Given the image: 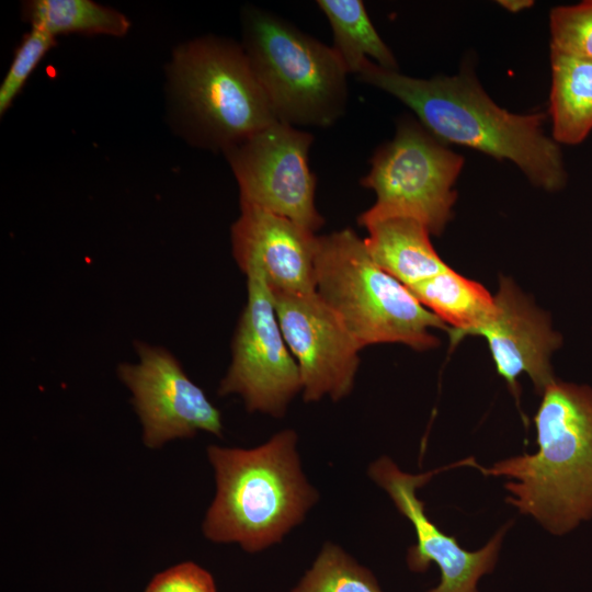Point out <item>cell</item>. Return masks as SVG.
Masks as SVG:
<instances>
[{"instance_id":"cell-3","label":"cell","mask_w":592,"mask_h":592,"mask_svg":"<svg viewBox=\"0 0 592 592\" xmlns=\"http://www.w3.org/2000/svg\"><path fill=\"white\" fill-rule=\"evenodd\" d=\"M293 430L250 449L210 445L216 494L203 533L214 543H238L257 553L281 542L317 501L296 451Z\"/></svg>"},{"instance_id":"cell-5","label":"cell","mask_w":592,"mask_h":592,"mask_svg":"<svg viewBox=\"0 0 592 592\" xmlns=\"http://www.w3.org/2000/svg\"><path fill=\"white\" fill-rule=\"evenodd\" d=\"M241 25V46L276 121L326 128L344 115L349 72L333 47L254 5L243 8Z\"/></svg>"},{"instance_id":"cell-7","label":"cell","mask_w":592,"mask_h":592,"mask_svg":"<svg viewBox=\"0 0 592 592\" xmlns=\"http://www.w3.org/2000/svg\"><path fill=\"white\" fill-rule=\"evenodd\" d=\"M464 158L448 149L413 119H403L394 139L379 147L361 184L376 194V203L357 223L391 216L413 218L440 235L452 217L454 184Z\"/></svg>"},{"instance_id":"cell-12","label":"cell","mask_w":592,"mask_h":592,"mask_svg":"<svg viewBox=\"0 0 592 592\" xmlns=\"http://www.w3.org/2000/svg\"><path fill=\"white\" fill-rule=\"evenodd\" d=\"M433 474L405 473L386 456L378 458L368 469L371 478L389 494L399 512L414 527L417 544L409 548L407 555L410 570L423 572L431 562L441 570L439 585L428 592H478V580L494 568L508 526H503L479 550L462 548L454 536L442 532L431 522L424 512V503L415 496V490L426 483Z\"/></svg>"},{"instance_id":"cell-17","label":"cell","mask_w":592,"mask_h":592,"mask_svg":"<svg viewBox=\"0 0 592 592\" xmlns=\"http://www.w3.org/2000/svg\"><path fill=\"white\" fill-rule=\"evenodd\" d=\"M553 139L577 145L592 129V60L550 48Z\"/></svg>"},{"instance_id":"cell-24","label":"cell","mask_w":592,"mask_h":592,"mask_svg":"<svg viewBox=\"0 0 592 592\" xmlns=\"http://www.w3.org/2000/svg\"><path fill=\"white\" fill-rule=\"evenodd\" d=\"M499 4L510 12H519L533 5V1L530 0H501Z\"/></svg>"},{"instance_id":"cell-13","label":"cell","mask_w":592,"mask_h":592,"mask_svg":"<svg viewBox=\"0 0 592 592\" xmlns=\"http://www.w3.org/2000/svg\"><path fill=\"white\" fill-rule=\"evenodd\" d=\"M317 236L293 220L240 204L231 226L234 258L246 274L259 273L272 296L316 292Z\"/></svg>"},{"instance_id":"cell-19","label":"cell","mask_w":592,"mask_h":592,"mask_svg":"<svg viewBox=\"0 0 592 592\" xmlns=\"http://www.w3.org/2000/svg\"><path fill=\"white\" fill-rule=\"evenodd\" d=\"M22 15L31 29L54 37L64 34L124 36L130 27L119 11L91 0H31Z\"/></svg>"},{"instance_id":"cell-8","label":"cell","mask_w":592,"mask_h":592,"mask_svg":"<svg viewBox=\"0 0 592 592\" xmlns=\"http://www.w3.org/2000/svg\"><path fill=\"white\" fill-rule=\"evenodd\" d=\"M310 133L278 121L224 153L249 204L315 232L325 220L315 204L316 177L308 164Z\"/></svg>"},{"instance_id":"cell-10","label":"cell","mask_w":592,"mask_h":592,"mask_svg":"<svg viewBox=\"0 0 592 592\" xmlns=\"http://www.w3.org/2000/svg\"><path fill=\"white\" fill-rule=\"evenodd\" d=\"M138 362L117 366L119 380L130 390L143 428V442L159 448L175 439L204 431L223 435L219 410L185 374L177 357L163 346L135 341Z\"/></svg>"},{"instance_id":"cell-18","label":"cell","mask_w":592,"mask_h":592,"mask_svg":"<svg viewBox=\"0 0 592 592\" xmlns=\"http://www.w3.org/2000/svg\"><path fill=\"white\" fill-rule=\"evenodd\" d=\"M317 5L329 21L333 49L349 73L356 75L361 64L369 58L385 69H398L394 54L377 33L361 0H318Z\"/></svg>"},{"instance_id":"cell-15","label":"cell","mask_w":592,"mask_h":592,"mask_svg":"<svg viewBox=\"0 0 592 592\" xmlns=\"http://www.w3.org/2000/svg\"><path fill=\"white\" fill-rule=\"evenodd\" d=\"M361 226L368 231L363 240L372 259L407 287L449 267L433 248L428 228L413 218L384 217Z\"/></svg>"},{"instance_id":"cell-22","label":"cell","mask_w":592,"mask_h":592,"mask_svg":"<svg viewBox=\"0 0 592 592\" xmlns=\"http://www.w3.org/2000/svg\"><path fill=\"white\" fill-rule=\"evenodd\" d=\"M56 46V38L41 30L31 29L14 55L0 86V114L11 106L44 56Z\"/></svg>"},{"instance_id":"cell-20","label":"cell","mask_w":592,"mask_h":592,"mask_svg":"<svg viewBox=\"0 0 592 592\" xmlns=\"http://www.w3.org/2000/svg\"><path fill=\"white\" fill-rule=\"evenodd\" d=\"M292 592H383L373 573L333 544H326Z\"/></svg>"},{"instance_id":"cell-14","label":"cell","mask_w":592,"mask_h":592,"mask_svg":"<svg viewBox=\"0 0 592 592\" xmlns=\"http://www.w3.org/2000/svg\"><path fill=\"white\" fill-rule=\"evenodd\" d=\"M492 318L476 333L486 338L498 374L519 399L517 378L527 374L537 392L554 383L550 356L561 344L548 317L513 283L501 277Z\"/></svg>"},{"instance_id":"cell-6","label":"cell","mask_w":592,"mask_h":592,"mask_svg":"<svg viewBox=\"0 0 592 592\" xmlns=\"http://www.w3.org/2000/svg\"><path fill=\"white\" fill-rule=\"evenodd\" d=\"M173 96L189 137L225 152L276 121L238 43L205 36L180 45L170 64Z\"/></svg>"},{"instance_id":"cell-9","label":"cell","mask_w":592,"mask_h":592,"mask_svg":"<svg viewBox=\"0 0 592 592\" xmlns=\"http://www.w3.org/2000/svg\"><path fill=\"white\" fill-rule=\"evenodd\" d=\"M247 276V304L238 321L231 363L218 388L239 395L250 412L282 417L303 389L300 372L281 331L271 293L259 273Z\"/></svg>"},{"instance_id":"cell-11","label":"cell","mask_w":592,"mask_h":592,"mask_svg":"<svg viewBox=\"0 0 592 592\" xmlns=\"http://www.w3.org/2000/svg\"><path fill=\"white\" fill-rule=\"evenodd\" d=\"M272 296V295H271ZM285 342L297 362L305 401H337L352 390L361 350L317 292L272 296Z\"/></svg>"},{"instance_id":"cell-4","label":"cell","mask_w":592,"mask_h":592,"mask_svg":"<svg viewBox=\"0 0 592 592\" xmlns=\"http://www.w3.org/2000/svg\"><path fill=\"white\" fill-rule=\"evenodd\" d=\"M316 292L360 349L402 343L423 351L439 345L432 329L451 328L410 289L384 271L351 228L317 236Z\"/></svg>"},{"instance_id":"cell-2","label":"cell","mask_w":592,"mask_h":592,"mask_svg":"<svg viewBox=\"0 0 592 592\" xmlns=\"http://www.w3.org/2000/svg\"><path fill=\"white\" fill-rule=\"evenodd\" d=\"M534 417L538 451L483 468L510 479L506 499L551 534L562 535L592 516V390L555 380Z\"/></svg>"},{"instance_id":"cell-23","label":"cell","mask_w":592,"mask_h":592,"mask_svg":"<svg viewBox=\"0 0 592 592\" xmlns=\"http://www.w3.org/2000/svg\"><path fill=\"white\" fill-rule=\"evenodd\" d=\"M145 592H216L212 574L192 561L157 573Z\"/></svg>"},{"instance_id":"cell-1","label":"cell","mask_w":592,"mask_h":592,"mask_svg":"<svg viewBox=\"0 0 592 592\" xmlns=\"http://www.w3.org/2000/svg\"><path fill=\"white\" fill-rule=\"evenodd\" d=\"M410 107L422 126L444 143L474 148L516 164L528 180L547 191L563 186L560 149L543 129L545 115H519L497 105L474 76L417 79L365 59L356 73Z\"/></svg>"},{"instance_id":"cell-21","label":"cell","mask_w":592,"mask_h":592,"mask_svg":"<svg viewBox=\"0 0 592 592\" xmlns=\"http://www.w3.org/2000/svg\"><path fill=\"white\" fill-rule=\"evenodd\" d=\"M550 48L592 60V0L550 12Z\"/></svg>"},{"instance_id":"cell-16","label":"cell","mask_w":592,"mask_h":592,"mask_svg":"<svg viewBox=\"0 0 592 592\" xmlns=\"http://www.w3.org/2000/svg\"><path fill=\"white\" fill-rule=\"evenodd\" d=\"M408 288L451 328L453 344L466 335H475L496 311L494 296L483 285L451 267Z\"/></svg>"}]
</instances>
